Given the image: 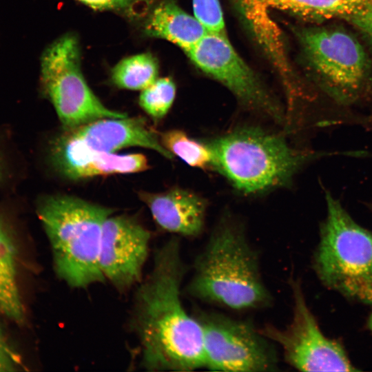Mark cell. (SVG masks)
<instances>
[{
	"mask_svg": "<svg viewBox=\"0 0 372 372\" xmlns=\"http://www.w3.org/2000/svg\"><path fill=\"white\" fill-rule=\"evenodd\" d=\"M144 32L147 36L176 44L185 53L207 33L194 16L171 0L162 1L152 10L145 22Z\"/></svg>",
	"mask_w": 372,
	"mask_h": 372,
	"instance_id": "cell-15",
	"label": "cell"
},
{
	"mask_svg": "<svg viewBox=\"0 0 372 372\" xmlns=\"http://www.w3.org/2000/svg\"><path fill=\"white\" fill-rule=\"evenodd\" d=\"M149 167L147 159L142 154L99 153L88 157L63 176L76 180L95 176L137 173Z\"/></svg>",
	"mask_w": 372,
	"mask_h": 372,
	"instance_id": "cell-17",
	"label": "cell"
},
{
	"mask_svg": "<svg viewBox=\"0 0 372 372\" xmlns=\"http://www.w3.org/2000/svg\"><path fill=\"white\" fill-rule=\"evenodd\" d=\"M196 318L202 327L206 369L229 372L278 370L273 346L250 322L203 311Z\"/></svg>",
	"mask_w": 372,
	"mask_h": 372,
	"instance_id": "cell-9",
	"label": "cell"
},
{
	"mask_svg": "<svg viewBox=\"0 0 372 372\" xmlns=\"http://www.w3.org/2000/svg\"><path fill=\"white\" fill-rule=\"evenodd\" d=\"M186 289L198 300L234 311L266 307L272 301L256 250L229 218L217 225L196 256Z\"/></svg>",
	"mask_w": 372,
	"mask_h": 372,
	"instance_id": "cell-2",
	"label": "cell"
},
{
	"mask_svg": "<svg viewBox=\"0 0 372 372\" xmlns=\"http://www.w3.org/2000/svg\"><path fill=\"white\" fill-rule=\"evenodd\" d=\"M298 36L316 81L329 96L351 105L363 96L370 63L353 35L338 27L314 26L301 29Z\"/></svg>",
	"mask_w": 372,
	"mask_h": 372,
	"instance_id": "cell-6",
	"label": "cell"
},
{
	"mask_svg": "<svg viewBox=\"0 0 372 372\" xmlns=\"http://www.w3.org/2000/svg\"><path fill=\"white\" fill-rule=\"evenodd\" d=\"M203 142L211 154V166L244 195L289 186L300 168L318 157L257 126L239 127Z\"/></svg>",
	"mask_w": 372,
	"mask_h": 372,
	"instance_id": "cell-3",
	"label": "cell"
},
{
	"mask_svg": "<svg viewBox=\"0 0 372 372\" xmlns=\"http://www.w3.org/2000/svg\"><path fill=\"white\" fill-rule=\"evenodd\" d=\"M233 1L248 28L269 55L276 54L281 50L271 28L270 17L273 12H285L311 21L346 19L372 3V0Z\"/></svg>",
	"mask_w": 372,
	"mask_h": 372,
	"instance_id": "cell-13",
	"label": "cell"
},
{
	"mask_svg": "<svg viewBox=\"0 0 372 372\" xmlns=\"http://www.w3.org/2000/svg\"><path fill=\"white\" fill-rule=\"evenodd\" d=\"M138 196L162 229L186 237H196L203 231L207 202L196 193L173 187L161 193L140 191Z\"/></svg>",
	"mask_w": 372,
	"mask_h": 372,
	"instance_id": "cell-14",
	"label": "cell"
},
{
	"mask_svg": "<svg viewBox=\"0 0 372 372\" xmlns=\"http://www.w3.org/2000/svg\"><path fill=\"white\" fill-rule=\"evenodd\" d=\"M203 72L227 87L247 109L282 123L285 113L227 34L208 32L187 53Z\"/></svg>",
	"mask_w": 372,
	"mask_h": 372,
	"instance_id": "cell-11",
	"label": "cell"
},
{
	"mask_svg": "<svg viewBox=\"0 0 372 372\" xmlns=\"http://www.w3.org/2000/svg\"><path fill=\"white\" fill-rule=\"evenodd\" d=\"M111 74L118 87L143 90L158 79V64L151 54H138L121 61Z\"/></svg>",
	"mask_w": 372,
	"mask_h": 372,
	"instance_id": "cell-18",
	"label": "cell"
},
{
	"mask_svg": "<svg viewBox=\"0 0 372 372\" xmlns=\"http://www.w3.org/2000/svg\"><path fill=\"white\" fill-rule=\"evenodd\" d=\"M93 9L114 10L121 12H131L143 0H76Z\"/></svg>",
	"mask_w": 372,
	"mask_h": 372,
	"instance_id": "cell-23",
	"label": "cell"
},
{
	"mask_svg": "<svg viewBox=\"0 0 372 372\" xmlns=\"http://www.w3.org/2000/svg\"><path fill=\"white\" fill-rule=\"evenodd\" d=\"M345 20L353 25L372 45V3Z\"/></svg>",
	"mask_w": 372,
	"mask_h": 372,
	"instance_id": "cell-24",
	"label": "cell"
},
{
	"mask_svg": "<svg viewBox=\"0 0 372 372\" xmlns=\"http://www.w3.org/2000/svg\"><path fill=\"white\" fill-rule=\"evenodd\" d=\"M150 234L134 218L110 216L101 234V271L119 290L139 281L147 257Z\"/></svg>",
	"mask_w": 372,
	"mask_h": 372,
	"instance_id": "cell-12",
	"label": "cell"
},
{
	"mask_svg": "<svg viewBox=\"0 0 372 372\" xmlns=\"http://www.w3.org/2000/svg\"><path fill=\"white\" fill-rule=\"evenodd\" d=\"M0 313L21 324L25 309L17 271V249L9 228L0 219Z\"/></svg>",
	"mask_w": 372,
	"mask_h": 372,
	"instance_id": "cell-16",
	"label": "cell"
},
{
	"mask_svg": "<svg viewBox=\"0 0 372 372\" xmlns=\"http://www.w3.org/2000/svg\"><path fill=\"white\" fill-rule=\"evenodd\" d=\"M111 208L69 195L43 198L38 216L50 244L54 269L72 287L105 278L99 265L102 229Z\"/></svg>",
	"mask_w": 372,
	"mask_h": 372,
	"instance_id": "cell-4",
	"label": "cell"
},
{
	"mask_svg": "<svg viewBox=\"0 0 372 372\" xmlns=\"http://www.w3.org/2000/svg\"><path fill=\"white\" fill-rule=\"evenodd\" d=\"M128 147L152 149L167 159L174 156L143 117L105 118L64 130L50 146V158L63 176L88 157Z\"/></svg>",
	"mask_w": 372,
	"mask_h": 372,
	"instance_id": "cell-8",
	"label": "cell"
},
{
	"mask_svg": "<svg viewBox=\"0 0 372 372\" xmlns=\"http://www.w3.org/2000/svg\"><path fill=\"white\" fill-rule=\"evenodd\" d=\"M159 136L162 145L188 165L200 169L211 166V154L203 141H196L180 130H168Z\"/></svg>",
	"mask_w": 372,
	"mask_h": 372,
	"instance_id": "cell-19",
	"label": "cell"
},
{
	"mask_svg": "<svg viewBox=\"0 0 372 372\" xmlns=\"http://www.w3.org/2000/svg\"><path fill=\"white\" fill-rule=\"evenodd\" d=\"M139 96L141 107L154 120L163 118L170 110L176 95V86L169 78L157 79L141 90Z\"/></svg>",
	"mask_w": 372,
	"mask_h": 372,
	"instance_id": "cell-20",
	"label": "cell"
},
{
	"mask_svg": "<svg viewBox=\"0 0 372 372\" xmlns=\"http://www.w3.org/2000/svg\"><path fill=\"white\" fill-rule=\"evenodd\" d=\"M293 307L285 329L267 324L260 331L282 349L286 362L301 371H355L342 346L327 338L307 304L300 284L291 282Z\"/></svg>",
	"mask_w": 372,
	"mask_h": 372,
	"instance_id": "cell-10",
	"label": "cell"
},
{
	"mask_svg": "<svg viewBox=\"0 0 372 372\" xmlns=\"http://www.w3.org/2000/svg\"><path fill=\"white\" fill-rule=\"evenodd\" d=\"M327 217L320 227L313 267L327 287L372 304V233L356 223L326 191Z\"/></svg>",
	"mask_w": 372,
	"mask_h": 372,
	"instance_id": "cell-5",
	"label": "cell"
},
{
	"mask_svg": "<svg viewBox=\"0 0 372 372\" xmlns=\"http://www.w3.org/2000/svg\"><path fill=\"white\" fill-rule=\"evenodd\" d=\"M368 327L371 331L372 332V314L371 315L369 322H368Z\"/></svg>",
	"mask_w": 372,
	"mask_h": 372,
	"instance_id": "cell-26",
	"label": "cell"
},
{
	"mask_svg": "<svg viewBox=\"0 0 372 372\" xmlns=\"http://www.w3.org/2000/svg\"><path fill=\"white\" fill-rule=\"evenodd\" d=\"M41 63L42 91L63 130L101 118L127 116L105 106L88 86L81 72L80 48L74 35L65 34L50 45Z\"/></svg>",
	"mask_w": 372,
	"mask_h": 372,
	"instance_id": "cell-7",
	"label": "cell"
},
{
	"mask_svg": "<svg viewBox=\"0 0 372 372\" xmlns=\"http://www.w3.org/2000/svg\"><path fill=\"white\" fill-rule=\"evenodd\" d=\"M23 366L21 358L0 324V372L19 371Z\"/></svg>",
	"mask_w": 372,
	"mask_h": 372,
	"instance_id": "cell-22",
	"label": "cell"
},
{
	"mask_svg": "<svg viewBox=\"0 0 372 372\" xmlns=\"http://www.w3.org/2000/svg\"><path fill=\"white\" fill-rule=\"evenodd\" d=\"M194 16L208 32L227 34L218 0H192Z\"/></svg>",
	"mask_w": 372,
	"mask_h": 372,
	"instance_id": "cell-21",
	"label": "cell"
},
{
	"mask_svg": "<svg viewBox=\"0 0 372 372\" xmlns=\"http://www.w3.org/2000/svg\"><path fill=\"white\" fill-rule=\"evenodd\" d=\"M185 273L180 242L173 237L156 250L152 271L137 291L133 323L141 366L148 371L205 367L201 325L180 298Z\"/></svg>",
	"mask_w": 372,
	"mask_h": 372,
	"instance_id": "cell-1",
	"label": "cell"
},
{
	"mask_svg": "<svg viewBox=\"0 0 372 372\" xmlns=\"http://www.w3.org/2000/svg\"><path fill=\"white\" fill-rule=\"evenodd\" d=\"M3 163H2L1 159L0 158V180L2 178V176H3Z\"/></svg>",
	"mask_w": 372,
	"mask_h": 372,
	"instance_id": "cell-25",
	"label": "cell"
}]
</instances>
